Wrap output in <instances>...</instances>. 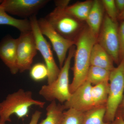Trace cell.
<instances>
[{"label": "cell", "mask_w": 124, "mask_h": 124, "mask_svg": "<svg viewBox=\"0 0 124 124\" xmlns=\"http://www.w3.org/2000/svg\"><path fill=\"white\" fill-rule=\"evenodd\" d=\"M0 124H5V123H2V122H0Z\"/></svg>", "instance_id": "cell-31"}, {"label": "cell", "mask_w": 124, "mask_h": 124, "mask_svg": "<svg viewBox=\"0 0 124 124\" xmlns=\"http://www.w3.org/2000/svg\"><path fill=\"white\" fill-rule=\"evenodd\" d=\"M110 71L99 67L90 66L86 76V81L92 85L102 82H109Z\"/></svg>", "instance_id": "cell-20"}, {"label": "cell", "mask_w": 124, "mask_h": 124, "mask_svg": "<svg viewBox=\"0 0 124 124\" xmlns=\"http://www.w3.org/2000/svg\"><path fill=\"white\" fill-rule=\"evenodd\" d=\"M118 18L120 20H124V10L122 12L120 13L118 15Z\"/></svg>", "instance_id": "cell-28"}, {"label": "cell", "mask_w": 124, "mask_h": 124, "mask_svg": "<svg viewBox=\"0 0 124 124\" xmlns=\"http://www.w3.org/2000/svg\"><path fill=\"white\" fill-rule=\"evenodd\" d=\"M29 20L37 50L42 55L48 69V76L47 78V84H49L57 78L60 69L59 68L54 60L50 44L40 31L36 15L31 17Z\"/></svg>", "instance_id": "cell-6"}, {"label": "cell", "mask_w": 124, "mask_h": 124, "mask_svg": "<svg viewBox=\"0 0 124 124\" xmlns=\"http://www.w3.org/2000/svg\"><path fill=\"white\" fill-rule=\"evenodd\" d=\"M102 3L106 9L108 16L114 22L118 17L117 9L114 0H103Z\"/></svg>", "instance_id": "cell-23"}, {"label": "cell", "mask_w": 124, "mask_h": 124, "mask_svg": "<svg viewBox=\"0 0 124 124\" xmlns=\"http://www.w3.org/2000/svg\"><path fill=\"white\" fill-rule=\"evenodd\" d=\"M111 124H124V120L118 111L116 113L115 120Z\"/></svg>", "instance_id": "cell-26"}, {"label": "cell", "mask_w": 124, "mask_h": 124, "mask_svg": "<svg viewBox=\"0 0 124 124\" xmlns=\"http://www.w3.org/2000/svg\"><path fill=\"white\" fill-rule=\"evenodd\" d=\"M69 2L67 0L55 1L56 7L45 18L60 35L74 41L73 39L80 29V24L78 19L66 11Z\"/></svg>", "instance_id": "cell-5"}, {"label": "cell", "mask_w": 124, "mask_h": 124, "mask_svg": "<svg viewBox=\"0 0 124 124\" xmlns=\"http://www.w3.org/2000/svg\"><path fill=\"white\" fill-rule=\"evenodd\" d=\"M75 46H73L69 50V53L57 78L54 82L43 85L39 91V94L46 101L52 102L58 100L65 103L69 99L71 93L69 90V72L71 62L75 55Z\"/></svg>", "instance_id": "cell-3"}, {"label": "cell", "mask_w": 124, "mask_h": 124, "mask_svg": "<svg viewBox=\"0 0 124 124\" xmlns=\"http://www.w3.org/2000/svg\"><path fill=\"white\" fill-rule=\"evenodd\" d=\"M65 110L63 104L50 102L46 108V117L39 124H61Z\"/></svg>", "instance_id": "cell-16"}, {"label": "cell", "mask_w": 124, "mask_h": 124, "mask_svg": "<svg viewBox=\"0 0 124 124\" xmlns=\"http://www.w3.org/2000/svg\"><path fill=\"white\" fill-rule=\"evenodd\" d=\"M2 0H0V4H1V3L2 2Z\"/></svg>", "instance_id": "cell-32"}, {"label": "cell", "mask_w": 124, "mask_h": 124, "mask_svg": "<svg viewBox=\"0 0 124 124\" xmlns=\"http://www.w3.org/2000/svg\"><path fill=\"white\" fill-rule=\"evenodd\" d=\"M118 36L120 46V60L124 57V21L118 28Z\"/></svg>", "instance_id": "cell-24"}, {"label": "cell", "mask_w": 124, "mask_h": 124, "mask_svg": "<svg viewBox=\"0 0 124 124\" xmlns=\"http://www.w3.org/2000/svg\"><path fill=\"white\" fill-rule=\"evenodd\" d=\"M98 37L88 27L83 29L75 41L76 46L73 67V77L69 85L71 93L75 91L86 81V76L90 66V55L94 45L97 42Z\"/></svg>", "instance_id": "cell-1"}, {"label": "cell", "mask_w": 124, "mask_h": 124, "mask_svg": "<svg viewBox=\"0 0 124 124\" xmlns=\"http://www.w3.org/2000/svg\"><path fill=\"white\" fill-rule=\"evenodd\" d=\"M98 35L99 44L107 51L113 62L116 63H120L119 42L116 22L106 15Z\"/></svg>", "instance_id": "cell-7"}, {"label": "cell", "mask_w": 124, "mask_h": 124, "mask_svg": "<svg viewBox=\"0 0 124 124\" xmlns=\"http://www.w3.org/2000/svg\"><path fill=\"white\" fill-rule=\"evenodd\" d=\"M117 111L119 112L120 114L121 115L122 118L124 120V108H119Z\"/></svg>", "instance_id": "cell-29"}, {"label": "cell", "mask_w": 124, "mask_h": 124, "mask_svg": "<svg viewBox=\"0 0 124 124\" xmlns=\"http://www.w3.org/2000/svg\"><path fill=\"white\" fill-rule=\"evenodd\" d=\"M93 1L87 0L78 2L65 8L68 13L79 20H86L91 10Z\"/></svg>", "instance_id": "cell-18"}, {"label": "cell", "mask_w": 124, "mask_h": 124, "mask_svg": "<svg viewBox=\"0 0 124 124\" xmlns=\"http://www.w3.org/2000/svg\"><path fill=\"white\" fill-rule=\"evenodd\" d=\"M47 0H4L0 5L7 13L22 17L36 15L47 4Z\"/></svg>", "instance_id": "cell-10"}, {"label": "cell", "mask_w": 124, "mask_h": 124, "mask_svg": "<svg viewBox=\"0 0 124 124\" xmlns=\"http://www.w3.org/2000/svg\"><path fill=\"white\" fill-rule=\"evenodd\" d=\"M17 63L21 73L30 70L37 49L32 31L21 32L17 38Z\"/></svg>", "instance_id": "cell-9"}, {"label": "cell", "mask_w": 124, "mask_h": 124, "mask_svg": "<svg viewBox=\"0 0 124 124\" xmlns=\"http://www.w3.org/2000/svg\"><path fill=\"white\" fill-rule=\"evenodd\" d=\"M101 4V2L98 0L93 1L91 10L85 20L90 31L97 37L102 20L103 10Z\"/></svg>", "instance_id": "cell-14"}, {"label": "cell", "mask_w": 124, "mask_h": 124, "mask_svg": "<svg viewBox=\"0 0 124 124\" xmlns=\"http://www.w3.org/2000/svg\"><path fill=\"white\" fill-rule=\"evenodd\" d=\"M42 112L40 111H36L32 115L30 122L28 124H38V121L41 116Z\"/></svg>", "instance_id": "cell-25"}, {"label": "cell", "mask_w": 124, "mask_h": 124, "mask_svg": "<svg viewBox=\"0 0 124 124\" xmlns=\"http://www.w3.org/2000/svg\"><path fill=\"white\" fill-rule=\"evenodd\" d=\"M124 108V97H123V99L122 102H121V103L120 104V106L119 107V108Z\"/></svg>", "instance_id": "cell-30"}, {"label": "cell", "mask_w": 124, "mask_h": 124, "mask_svg": "<svg viewBox=\"0 0 124 124\" xmlns=\"http://www.w3.org/2000/svg\"><path fill=\"white\" fill-rule=\"evenodd\" d=\"M92 86L91 84L86 81L79 86L64 103L65 109L73 108L84 113L93 107L91 93Z\"/></svg>", "instance_id": "cell-11"}, {"label": "cell", "mask_w": 124, "mask_h": 124, "mask_svg": "<svg viewBox=\"0 0 124 124\" xmlns=\"http://www.w3.org/2000/svg\"><path fill=\"white\" fill-rule=\"evenodd\" d=\"M109 82L92 85L91 93L94 107L106 106L109 92Z\"/></svg>", "instance_id": "cell-17"}, {"label": "cell", "mask_w": 124, "mask_h": 124, "mask_svg": "<svg viewBox=\"0 0 124 124\" xmlns=\"http://www.w3.org/2000/svg\"><path fill=\"white\" fill-rule=\"evenodd\" d=\"M106 106L93 107L84 113L82 124H111L104 121Z\"/></svg>", "instance_id": "cell-19"}, {"label": "cell", "mask_w": 124, "mask_h": 124, "mask_svg": "<svg viewBox=\"0 0 124 124\" xmlns=\"http://www.w3.org/2000/svg\"><path fill=\"white\" fill-rule=\"evenodd\" d=\"M41 32L50 41L57 57L60 69L63 66L68 51L75 45V42L66 39L58 32L45 18L38 20Z\"/></svg>", "instance_id": "cell-8"}, {"label": "cell", "mask_w": 124, "mask_h": 124, "mask_svg": "<svg viewBox=\"0 0 124 124\" xmlns=\"http://www.w3.org/2000/svg\"><path fill=\"white\" fill-rule=\"evenodd\" d=\"M18 39L10 35L4 37L0 42V59L8 68L11 74L19 72L17 63Z\"/></svg>", "instance_id": "cell-12"}, {"label": "cell", "mask_w": 124, "mask_h": 124, "mask_svg": "<svg viewBox=\"0 0 124 124\" xmlns=\"http://www.w3.org/2000/svg\"><path fill=\"white\" fill-rule=\"evenodd\" d=\"M109 92L104 121L111 124L115 120L124 94V57L110 72Z\"/></svg>", "instance_id": "cell-4"}, {"label": "cell", "mask_w": 124, "mask_h": 124, "mask_svg": "<svg viewBox=\"0 0 124 124\" xmlns=\"http://www.w3.org/2000/svg\"><path fill=\"white\" fill-rule=\"evenodd\" d=\"M30 76L32 80L37 82L47 79L48 71L45 64L38 63L34 64L30 69Z\"/></svg>", "instance_id": "cell-22"}, {"label": "cell", "mask_w": 124, "mask_h": 124, "mask_svg": "<svg viewBox=\"0 0 124 124\" xmlns=\"http://www.w3.org/2000/svg\"><path fill=\"white\" fill-rule=\"evenodd\" d=\"M8 25L19 30L20 32L31 31V23L27 19H17L9 15L0 5V25Z\"/></svg>", "instance_id": "cell-15"}, {"label": "cell", "mask_w": 124, "mask_h": 124, "mask_svg": "<svg viewBox=\"0 0 124 124\" xmlns=\"http://www.w3.org/2000/svg\"><path fill=\"white\" fill-rule=\"evenodd\" d=\"M45 104V102L34 99L31 91L19 89L8 94L0 102V122L5 124L11 122L13 115L19 118H23L28 115L29 108L32 106L42 108Z\"/></svg>", "instance_id": "cell-2"}, {"label": "cell", "mask_w": 124, "mask_h": 124, "mask_svg": "<svg viewBox=\"0 0 124 124\" xmlns=\"http://www.w3.org/2000/svg\"><path fill=\"white\" fill-rule=\"evenodd\" d=\"M113 62L100 44L96 42L94 45L90 55V66L99 67L111 71L115 68Z\"/></svg>", "instance_id": "cell-13"}, {"label": "cell", "mask_w": 124, "mask_h": 124, "mask_svg": "<svg viewBox=\"0 0 124 124\" xmlns=\"http://www.w3.org/2000/svg\"><path fill=\"white\" fill-rule=\"evenodd\" d=\"M115 2L117 9L121 13L124 10V0H116Z\"/></svg>", "instance_id": "cell-27"}, {"label": "cell", "mask_w": 124, "mask_h": 124, "mask_svg": "<svg viewBox=\"0 0 124 124\" xmlns=\"http://www.w3.org/2000/svg\"><path fill=\"white\" fill-rule=\"evenodd\" d=\"M84 113L73 109L64 111L61 124H82Z\"/></svg>", "instance_id": "cell-21"}]
</instances>
